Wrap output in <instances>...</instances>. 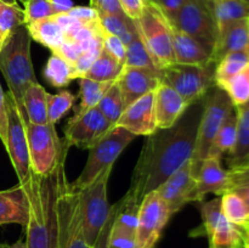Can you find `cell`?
I'll return each mask as SVG.
<instances>
[{
    "instance_id": "680465c9",
    "label": "cell",
    "mask_w": 249,
    "mask_h": 248,
    "mask_svg": "<svg viewBox=\"0 0 249 248\" xmlns=\"http://www.w3.org/2000/svg\"><path fill=\"white\" fill-rule=\"evenodd\" d=\"M21 1H22V2H23V4H24V2H26V1H27V0H21Z\"/></svg>"
},
{
    "instance_id": "f5cc1de1",
    "label": "cell",
    "mask_w": 249,
    "mask_h": 248,
    "mask_svg": "<svg viewBox=\"0 0 249 248\" xmlns=\"http://www.w3.org/2000/svg\"><path fill=\"white\" fill-rule=\"evenodd\" d=\"M9 248H27L26 241L23 240L16 241V242L12 243V245H9Z\"/></svg>"
},
{
    "instance_id": "f35d334b",
    "label": "cell",
    "mask_w": 249,
    "mask_h": 248,
    "mask_svg": "<svg viewBox=\"0 0 249 248\" xmlns=\"http://www.w3.org/2000/svg\"><path fill=\"white\" fill-rule=\"evenodd\" d=\"M24 24V10H22L17 4H6L0 1V31L6 36V39L12 32Z\"/></svg>"
},
{
    "instance_id": "f907efd6",
    "label": "cell",
    "mask_w": 249,
    "mask_h": 248,
    "mask_svg": "<svg viewBox=\"0 0 249 248\" xmlns=\"http://www.w3.org/2000/svg\"><path fill=\"white\" fill-rule=\"evenodd\" d=\"M53 6L55 9L56 15L57 14H66L70 11L74 5L72 0H53Z\"/></svg>"
},
{
    "instance_id": "94428289",
    "label": "cell",
    "mask_w": 249,
    "mask_h": 248,
    "mask_svg": "<svg viewBox=\"0 0 249 248\" xmlns=\"http://www.w3.org/2000/svg\"><path fill=\"white\" fill-rule=\"evenodd\" d=\"M245 1H246V2H248V4H249V0H245Z\"/></svg>"
},
{
    "instance_id": "60d3db41",
    "label": "cell",
    "mask_w": 249,
    "mask_h": 248,
    "mask_svg": "<svg viewBox=\"0 0 249 248\" xmlns=\"http://www.w3.org/2000/svg\"><path fill=\"white\" fill-rule=\"evenodd\" d=\"M53 0H27L24 2V18L26 24L55 16Z\"/></svg>"
},
{
    "instance_id": "74e56055",
    "label": "cell",
    "mask_w": 249,
    "mask_h": 248,
    "mask_svg": "<svg viewBox=\"0 0 249 248\" xmlns=\"http://www.w3.org/2000/svg\"><path fill=\"white\" fill-rule=\"evenodd\" d=\"M124 66L143 68V70L160 73V71L156 67L152 57H151V55L148 53L147 49L145 48L143 43L141 41L140 36L126 45V55L125 61H124Z\"/></svg>"
},
{
    "instance_id": "8992f818",
    "label": "cell",
    "mask_w": 249,
    "mask_h": 248,
    "mask_svg": "<svg viewBox=\"0 0 249 248\" xmlns=\"http://www.w3.org/2000/svg\"><path fill=\"white\" fill-rule=\"evenodd\" d=\"M136 138L123 126L114 125L101 140L97 141L89 148L88 160L79 177L73 182H70L73 190H80L91 184L104 170L113 167L124 148Z\"/></svg>"
},
{
    "instance_id": "603a6c76",
    "label": "cell",
    "mask_w": 249,
    "mask_h": 248,
    "mask_svg": "<svg viewBox=\"0 0 249 248\" xmlns=\"http://www.w3.org/2000/svg\"><path fill=\"white\" fill-rule=\"evenodd\" d=\"M29 197L23 185L0 191V225L19 224L26 228L29 220Z\"/></svg>"
},
{
    "instance_id": "44dd1931",
    "label": "cell",
    "mask_w": 249,
    "mask_h": 248,
    "mask_svg": "<svg viewBox=\"0 0 249 248\" xmlns=\"http://www.w3.org/2000/svg\"><path fill=\"white\" fill-rule=\"evenodd\" d=\"M243 50H249L248 17L218 27V35L212 53L214 65L228 53Z\"/></svg>"
},
{
    "instance_id": "ab89813d",
    "label": "cell",
    "mask_w": 249,
    "mask_h": 248,
    "mask_svg": "<svg viewBox=\"0 0 249 248\" xmlns=\"http://www.w3.org/2000/svg\"><path fill=\"white\" fill-rule=\"evenodd\" d=\"M75 96L68 90H62L58 94H48V119L49 123L56 124L74 104Z\"/></svg>"
},
{
    "instance_id": "1f68e13d",
    "label": "cell",
    "mask_w": 249,
    "mask_h": 248,
    "mask_svg": "<svg viewBox=\"0 0 249 248\" xmlns=\"http://www.w3.org/2000/svg\"><path fill=\"white\" fill-rule=\"evenodd\" d=\"M209 2L218 27L249 16V4L245 0H209Z\"/></svg>"
},
{
    "instance_id": "836d02e7",
    "label": "cell",
    "mask_w": 249,
    "mask_h": 248,
    "mask_svg": "<svg viewBox=\"0 0 249 248\" xmlns=\"http://www.w3.org/2000/svg\"><path fill=\"white\" fill-rule=\"evenodd\" d=\"M96 107L113 125H116L118 119L121 118L122 113H123L124 108H125L123 95H122L121 88H119L117 80H114L109 85V88L105 92L104 96L101 97Z\"/></svg>"
},
{
    "instance_id": "6125c7cd",
    "label": "cell",
    "mask_w": 249,
    "mask_h": 248,
    "mask_svg": "<svg viewBox=\"0 0 249 248\" xmlns=\"http://www.w3.org/2000/svg\"><path fill=\"white\" fill-rule=\"evenodd\" d=\"M246 163H249V158H248V160H247V162H246Z\"/></svg>"
},
{
    "instance_id": "7bdbcfd3",
    "label": "cell",
    "mask_w": 249,
    "mask_h": 248,
    "mask_svg": "<svg viewBox=\"0 0 249 248\" xmlns=\"http://www.w3.org/2000/svg\"><path fill=\"white\" fill-rule=\"evenodd\" d=\"M102 43H104V49L106 51H108L114 58L119 61L121 63L124 65V61H125V55H126V45L116 35H112V34L107 33L105 31L104 38H102Z\"/></svg>"
},
{
    "instance_id": "db71d44e",
    "label": "cell",
    "mask_w": 249,
    "mask_h": 248,
    "mask_svg": "<svg viewBox=\"0 0 249 248\" xmlns=\"http://www.w3.org/2000/svg\"><path fill=\"white\" fill-rule=\"evenodd\" d=\"M5 40H6V36H5L4 34L1 33V31H0V50H1L2 46H4Z\"/></svg>"
},
{
    "instance_id": "d590c367",
    "label": "cell",
    "mask_w": 249,
    "mask_h": 248,
    "mask_svg": "<svg viewBox=\"0 0 249 248\" xmlns=\"http://www.w3.org/2000/svg\"><path fill=\"white\" fill-rule=\"evenodd\" d=\"M221 212L230 223L243 226L249 220V209L240 196L233 192L221 195Z\"/></svg>"
},
{
    "instance_id": "4fadbf2b",
    "label": "cell",
    "mask_w": 249,
    "mask_h": 248,
    "mask_svg": "<svg viewBox=\"0 0 249 248\" xmlns=\"http://www.w3.org/2000/svg\"><path fill=\"white\" fill-rule=\"evenodd\" d=\"M5 100H6L7 114V136L5 148L9 153V157L18 177V184L22 185L28 180L32 173L26 125L10 92L5 94Z\"/></svg>"
},
{
    "instance_id": "7a4b0ae2",
    "label": "cell",
    "mask_w": 249,
    "mask_h": 248,
    "mask_svg": "<svg viewBox=\"0 0 249 248\" xmlns=\"http://www.w3.org/2000/svg\"><path fill=\"white\" fill-rule=\"evenodd\" d=\"M63 156L48 175L31 173L23 185L29 197V220L26 229L27 248H56L57 246V197L66 173Z\"/></svg>"
},
{
    "instance_id": "8d00e7d4",
    "label": "cell",
    "mask_w": 249,
    "mask_h": 248,
    "mask_svg": "<svg viewBox=\"0 0 249 248\" xmlns=\"http://www.w3.org/2000/svg\"><path fill=\"white\" fill-rule=\"evenodd\" d=\"M228 192H233L240 196L249 209V163L229 168Z\"/></svg>"
},
{
    "instance_id": "9c48e42d",
    "label": "cell",
    "mask_w": 249,
    "mask_h": 248,
    "mask_svg": "<svg viewBox=\"0 0 249 248\" xmlns=\"http://www.w3.org/2000/svg\"><path fill=\"white\" fill-rule=\"evenodd\" d=\"M56 248H91L85 240L80 216L79 195L71 187L66 173L57 197V246Z\"/></svg>"
},
{
    "instance_id": "ffe728a7",
    "label": "cell",
    "mask_w": 249,
    "mask_h": 248,
    "mask_svg": "<svg viewBox=\"0 0 249 248\" xmlns=\"http://www.w3.org/2000/svg\"><path fill=\"white\" fill-rule=\"evenodd\" d=\"M225 192H228V170L221 167L219 158H206L190 195V202H202L208 194L221 196Z\"/></svg>"
},
{
    "instance_id": "9a60e30c",
    "label": "cell",
    "mask_w": 249,
    "mask_h": 248,
    "mask_svg": "<svg viewBox=\"0 0 249 248\" xmlns=\"http://www.w3.org/2000/svg\"><path fill=\"white\" fill-rule=\"evenodd\" d=\"M113 126L97 107H92L68 121L65 126V140L70 146L89 150Z\"/></svg>"
},
{
    "instance_id": "5bb4252c",
    "label": "cell",
    "mask_w": 249,
    "mask_h": 248,
    "mask_svg": "<svg viewBox=\"0 0 249 248\" xmlns=\"http://www.w3.org/2000/svg\"><path fill=\"white\" fill-rule=\"evenodd\" d=\"M201 216L209 248H243L242 226L230 223L224 216L220 197L202 203Z\"/></svg>"
},
{
    "instance_id": "b9f144b4",
    "label": "cell",
    "mask_w": 249,
    "mask_h": 248,
    "mask_svg": "<svg viewBox=\"0 0 249 248\" xmlns=\"http://www.w3.org/2000/svg\"><path fill=\"white\" fill-rule=\"evenodd\" d=\"M123 199L117 202L116 204L111 206V211H109V215L107 218L106 223L102 226L101 231L99 233V237L96 238L95 243L92 245L91 248H111L109 246V238H111V231L113 228V224L116 221L117 216H118L119 212H121L122 207H123Z\"/></svg>"
},
{
    "instance_id": "9f6ffc18",
    "label": "cell",
    "mask_w": 249,
    "mask_h": 248,
    "mask_svg": "<svg viewBox=\"0 0 249 248\" xmlns=\"http://www.w3.org/2000/svg\"><path fill=\"white\" fill-rule=\"evenodd\" d=\"M0 248H9L7 243H0Z\"/></svg>"
},
{
    "instance_id": "be15d7a7",
    "label": "cell",
    "mask_w": 249,
    "mask_h": 248,
    "mask_svg": "<svg viewBox=\"0 0 249 248\" xmlns=\"http://www.w3.org/2000/svg\"><path fill=\"white\" fill-rule=\"evenodd\" d=\"M146 1H148V0H145V2H146Z\"/></svg>"
},
{
    "instance_id": "e575fe53",
    "label": "cell",
    "mask_w": 249,
    "mask_h": 248,
    "mask_svg": "<svg viewBox=\"0 0 249 248\" xmlns=\"http://www.w3.org/2000/svg\"><path fill=\"white\" fill-rule=\"evenodd\" d=\"M235 107L249 102V62L221 87Z\"/></svg>"
},
{
    "instance_id": "681fc988",
    "label": "cell",
    "mask_w": 249,
    "mask_h": 248,
    "mask_svg": "<svg viewBox=\"0 0 249 248\" xmlns=\"http://www.w3.org/2000/svg\"><path fill=\"white\" fill-rule=\"evenodd\" d=\"M7 136V114H6V100H5V92L0 84V140L6 145Z\"/></svg>"
},
{
    "instance_id": "2e32d148",
    "label": "cell",
    "mask_w": 249,
    "mask_h": 248,
    "mask_svg": "<svg viewBox=\"0 0 249 248\" xmlns=\"http://www.w3.org/2000/svg\"><path fill=\"white\" fill-rule=\"evenodd\" d=\"M116 125L123 126L136 136L152 135L158 129L155 108V91L143 95L126 106Z\"/></svg>"
},
{
    "instance_id": "484cf974",
    "label": "cell",
    "mask_w": 249,
    "mask_h": 248,
    "mask_svg": "<svg viewBox=\"0 0 249 248\" xmlns=\"http://www.w3.org/2000/svg\"><path fill=\"white\" fill-rule=\"evenodd\" d=\"M23 106L27 118L32 124H48V92L38 82L33 83L26 90L23 96Z\"/></svg>"
},
{
    "instance_id": "f6af8a7d",
    "label": "cell",
    "mask_w": 249,
    "mask_h": 248,
    "mask_svg": "<svg viewBox=\"0 0 249 248\" xmlns=\"http://www.w3.org/2000/svg\"><path fill=\"white\" fill-rule=\"evenodd\" d=\"M148 1L155 4L168 21H172L186 0H148Z\"/></svg>"
},
{
    "instance_id": "f1b7e54d",
    "label": "cell",
    "mask_w": 249,
    "mask_h": 248,
    "mask_svg": "<svg viewBox=\"0 0 249 248\" xmlns=\"http://www.w3.org/2000/svg\"><path fill=\"white\" fill-rule=\"evenodd\" d=\"M236 138H237V116L233 109L221 124L213 141V145L209 150L208 157L220 159L224 153H229L232 150L236 143Z\"/></svg>"
},
{
    "instance_id": "7dc6e473",
    "label": "cell",
    "mask_w": 249,
    "mask_h": 248,
    "mask_svg": "<svg viewBox=\"0 0 249 248\" xmlns=\"http://www.w3.org/2000/svg\"><path fill=\"white\" fill-rule=\"evenodd\" d=\"M66 14L79 19L83 23H91V22L99 21L100 19L99 12L95 9H92L91 6H73Z\"/></svg>"
},
{
    "instance_id": "7402d4cb",
    "label": "cell",
    "mask_w": 249,
    "mask_h": 248,
    "mask_svg": "<svg viewBox=\"0 0 249 248\" xmlns=\"http://www.w3.org/2000/svg\"><path fill=\"white\" fill-rule=\"evenodd\" d=\"M155 108L158 129H167L181 118L189 106L172 87L162 82L155 90Z\"/></svg>"
},
{
    "instance_id": "4dcf8cb0",
    "label": "cell",
    "mask_w": 249,
    "mask_h": 248,
    "mask_svg": "<svg viewBox=\"0 0 249 248\" xmlns=\"http://www.w3.org/2000/svg\"><path fill=\"white\" fill-rule=\"evenodd\" d=\"M249 62V50L236 51L224 56L214 68V84L221 89L229 79L240 72Z\"/></svg>"
},
{
    "instance_id": "816d5d0a",
    "label": "cell",
    "mask_w": 249,
    "mask_h": 248,
    "mask_svg": "<svg viewBox=\"0 0 249 248\" xmlns=\"http://www.w3.org/2000/svg\"><path fill=\"white\" fill-rule=\"evenodd\" d=\"M243 229V248H249V228L242 226Z\"/></svg>"
},
{
    "instance_id": "ee69618b",
    "label": "cell",
    "mask_w": 249,
    "mask_h": 248,
    "mask_svg": "<svg viewBox=\"0 0 249 248\" xmlns=\"http://www.w3.org/2000/svg\"><path fill=\"white\" fill-rule=\"evenodd\" d=\"M51 53H55L57 55H60L61 57L65 58L67 62H70L74 67L78 58L82 55L83 49L80 46V44L77 43V41L72 40V39H65V41L56 50L51 51Z\"/></svg>"
},
{
    "instance_id": "d6a6232c",
    "label": "cell",
    "mask_w": 249,
    "mask_h": 248,
    "mask_svg": "<svg viewBox=\"0 0 249 248\" xmlns=\"http://www.w3.org/2000/svg\"><path fill=\"white\" fill-rule=\"evenodd\" d=\"M113 82H95L88 78H79L80 104L74 109V116H79L87 112L88 109L96 107L101 97Z\"/></svg>"
},
{
    "instance_id": "3957f363",
    "label": "cell",
    "mask_w": 249,
    "mask_h": 248,
    "mask_svg": "<svg viewBox=\"0 0 249 248\" xmlns=\"http://www.w3.org/2000/svg\"><path fill=\"white\" fill-rule=\"evenodd\" d=\"M31 41L32 38L24 24L7 36L0 50V71L24 124L28 122L23 106L24 92L33 83L38 82L31 58Z\"/></svg>"
},
{
    "instance_id": "ac0fdd59",
    "label": "cell",
    "mask_w": 249,
    "mask_h": 248,
    "mask_svg": "<svg viewBox=\"0 0 249 248\" xmlns=\"http://www.w3.org/2000/svg\"><path fill=\"white\" fill-rule=\"evenodd\" d=\"M195 185L196 179L191 173V163L187 162L158 187L157 191L165 201L172 215L190 203V195Z\"/></svg>"
},
{
    "instance_id": "52a82bcc",
    "label": "cell",
    "mask_w": 249,
    "mask_h": 248,
    "mask_svg": "<svg viewBox=\"0 0 249 248\" xmlns=\"http://www.w3.org/2000/svg\"><path fill=\"white\" fill-rule=\"evenodd\" d=\"M29 158L32 172L38 175H48L55 169L61 158L67 155L71 146L65 139H60L55 124H26Z\"/></svg>"
},
{
    "instance_id": "91938a15",
    "label": "cell",
    "mask_w": 249,
    "mask_h": 248,
    "mask_svg": "<svg viewBox=\"0 0 249 248\" xmlns=\"http://www.w3.org/2000/svg\"><path fill=\"white\" fill-rule=\"evenodd\" d=\"M248 28H249V16H248Z\"/></svg>"
},
{
    "instance_id": "11a10c76",
    "label": "cell",
    "mask_w": 249,
    "mask_h": 248,
    "mask_svg": "<svg viewBox=\"0 0 249 248\" xmlns=\"http://www.w3.org/2000/svg\"><path fill=\"white\" fill-rule=\"evenodd\" d=\"M1 2H6V4H16L17 0H0Z\"/></svg>"
},
{
    "instance_id": "ba28073f",
    "label": "cell",
    "mask_w": 249,
    "mask_h": 248,
    "mask_svg": "<svg viewBox=\"0 0 249 248\" xmlns=\"http://www.w3.org/2000/svg\"><path fill=\"white\" fill-rule=\"evenodd\" d=\"M113 167L107 168L91 184L80 190H75L79 195L80 216L85 240L90 247L95 243L102 226L109 215L111 206L107 199V184Z\"/></svg>"
},
{
    "instance_id": "8fae6325",
    "label": "cell",
    "mask_w": 249,
    "mask_h": 248,
    "mask_svg": "<svg viewBox=\"0 0 249 248\" xmlns=\"http://www.w3.org/2000/svg\"><path fill=\"white\" fill-rule=\"evenodd\" d=\"M168 22L213 50L218 26L209 0H186L177 16Z\"/></svg>"
},
{
    "instance_id": "83f0119b",
    "label": "cell",
    "mask_w": 249,
    "mask_h": 248,
    "mask_svg": "<svg viewBox=\"0 0 249 248\" xmlns=\"http://www.w3.org/2000/svg\"><path fill=\"white\" fill-rule=\"evenodd\" d=\"M100 23L107 33L116 35L125 45L139 38L135 22L125 14L122 15H99Z\"/></svg>"
},
{
    "instance_id": "d6986e66",
    "label": "cell",
    "mask_w": 249,
    "mask_h": 248,
    "mask_svg": "<svg viewBox=\"0 0 249 248\" xmlns=\"http://www.w3.org/2000/svg\"><path fill=\"white\" fill-rule=\"evenodd\" d=\"M170 35H172L173 50H174L175 63L182 65H196L202 67L215 66L212 60L213 50L203 45L201 41L180 31L169 23Z\"/></svg>"
},
{
    "instance_id": "5b68a950",
    "label": "cell",
    "mask_w": 249,
    "mask_h": 248,
    "mask_svg": "<svg viewBox=\"0 0 249 248\" xmlns=\"http://www.w3.org/2000/svg\"><path fill=\"white\" fill-rule=\"evenodd\" d=\"M139 36L160 71L175 63L169 22L151 1L145 2L142 15L134 19Z\"/></svg>"
},
{
    "instance_id": "30bf717a",
    "label": "cell",
    "mask_w": 249,
    "mask_h": 248,
    "mask_svg": "<svg viewBox=\"0 0 249 248\" xmlns=\"http://www.w3.org/2000/svg\"><path fill=\"white\" fill-rule=\"evenodd\" d=\"M213 66L173 63L160 71L162 82L172 87L182 97L187 106L199 101L214 87Z\"/></svg>"
},
{
    "instance_id": "d4e9b609",
    "label": "cell",
    "mask_w": 249,
    "mask_h": 248,
    "mask_svg": "<svg viewBox=\"0 0 249 248\" xmlns=\"http://www.w3.org/2000/svg\"><path fill=\"white\" fill-rule=\"evenodd\" d=\"M26 27L33 40L46 46L51 51L56 50L66 39L62 28L53 16L26 24Z\"/></svg>"
},
{
    "instance_id": "6da1fadb",
    "label": "cell",
    "mask_w": 249,
    "mask_h": 248,
    "mask_svg": "<svg viewBox=\"0 0 249 248\" xmlns=\"http://www.w3.org/2000/svg\"><path fill=\"white\" fill-rule=\"evenodd\" d=\"M203 102L204 97L191 105L174 125L157 129L147 136L134 168L130 187L123 197L125 206H140L146 195L191 160Z\"/></svg>"
},
{
    "instance_id": "f546056e",
    "label": "cell",
    "mask_w": 249,
    "mask_h": 248,
    "mask_svg": "<svg viewBox=\"0 0 249 248\" xmlns=\"http://www.w3.org/2000/svg\"><path fill=\"white\" fill-rule=\"evenodd\" d=\"M44 78L53 87L63 88L75 79L77 75L74 67L70 62L57 53H53L44 68Z\"/></svg>"
},
{
    "instance_id": "4316f807",
    "label": "cell",
    "mask_w": 249,
    "mask_h": 248,
    "mask_svg": "<svg viewBox=\"0 0 249 248\" xmlns=\"http://www.w3.org/2000/svg\"><path fill=\"white\" fill-rule=\"evenodd\" d=\"M123 66V63L114 58L108 51L102 49L99 57L95 60V62L90 66L82 78H88L95 82H113L118 78Z\"/></svg>"
},
{
    "instance_id": "6f0895ef",
    "label": "cell",
    "mask_w": 249,
    "mask_h": 248,
    "mask_svg": "<svg viewBox=\"0 0 249 248\" xmlns=\"http://www.w3.org/2000/svg\"><path fill=\"white\" fill-rule=\"evenodd\" d=\"M243 226H246V228H249V220L247 221V223H246L245 224V225H243Z\"/></svg>"
},
{
    "instance_id": "e0dca14e",
    "label": "cell",
    "mask_w": 249,
    "mask_h": 248,
    "mask_svg": "<svg viewBox=\"0 0 249 248\" xmlns=\"http://www.w3.org/2000/svg\"><path fill=\"white\" fill-rule=\"evenodd\" d=\"M116 80L121 88L125 107L143 95L155 91L162 83L160 73L129 66H123Z\"/></svg>"
},
{
    "instance_id": "c3c4849f",
    "label": "cell",
    "mask_w": 249,
    "mask_h": 248,
    "mask_svg": "<svg viewBox=\"0 0 249 248\" xmlns=\"http://www.w3.org/2000/svg\"><path fill=\"white\" fill-rule=\"evenodd\" d=\"M124 14L131 19H138L142 15L145 0H118Z\"/></svg>"
},
{
    "instance_id": "cb8c5ba5",
    "label": "cell",
    "mask_w": 249,
    "mask_h": 248,
    "mask_svg": "<svg viewBox=\"0 0 249 248\" xmlns=\"http://www.w3.org/2000/svg\"><path fill=\"white\" fill-rule=\"evenodd\" d=\"M237 116V138L232 150L228 153L229 168L246 163L249 158V102L235 107Z\"/></svg>"
},
{
    "instance_id": "277c9868",
    "label": "cell",
    "mask_w": 249,
    "mask_h": 248,
    "mask_svg": "<svg viewBox=\"0 0 249 248\" xmlns=\"http://www.w3.org/2000/svg\"><path fill=\"white\" fill-rule=\"evenodd\" d=\"M209 91L204 96L203 112L197 128L194 155L190 160L191 173L195 179L198 175L203 160L208 158L209 150L213 145V141L221 124L224 123L226 117L235 109L230 97L224 90L214 85L212 92Z\"/></svg>"
},
{
    "instance_id": "7c38bea8",
    "label": "cell",
    "mask_w": 249,
    "mask_h": 248,
    "mask_svg": "<svg viewBox=\"0 0 249 248\" xmlns=\"http://www.w3.org/2000/svg\"><path fill=\"white\" fill-rule=\"evenodd\" d=\"M170 216L167 203L157 190L146 195L139 206L136 248H155Z\"/></svg>"
},
{
    "instance_id": "bcb514c9",
    "label": "cell",
    "mask_w": 249,
    "mask_h": 248,
    "mask_svg": "<svg viewBox=\"0 0 249 248\" xmlns=\"http://www.w3.org/2000/svg\"><path fill=\"white\" fill-rule=\"evenodd\" d=\"M90 6L96 10L99 15L124 14L118 0H90Z\"/></svg>"
}]
</instances>
